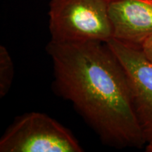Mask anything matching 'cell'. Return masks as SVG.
<instances>
[{
	"instance_id": "8992f818",
	"label": "cell",
	"mask_w": 152,
	"mask_h": 152,
	"mask_svg": "<svg viewBox=\"0 0 152 152\" xmlns=\"http://www.w3.org/2000/svg\"><path fill=\"white\" fill-rule=\"evenodd\" d=\"M14 77V65L7 48L0 46V96L3 98L10 90Z\"/></svg>"
},
{
	"instance_id": "7a4b0ae2",
	"label": "cell",
	"mask_w": 152,
	"mask_h": 152,
	"mask_svg": "<svg viewBox=\"0 0 152 152\" xmlns=\"http://www.w3.org/2000/svg\"><path fill=\"white\" fill-rule=\"evenodd\" d=\"M109 0H51L49 30L58 42L113 39Z\"/></svg>"
},
{
	"instance_id": "52a82bcc",
	"label": "cell",
	"mask_w": 152,
	"mask_h": 152,
	"mask_svg": "<svg viewBox=\"0 0 152 152\" xmlns=\"http://www.w3.org/2000/svg\"><path fill=\"white\" fill-rule=\"evenodd\" d=\"M141 49L144 56L152 63V35L144 41Z\"/></svg>"
},
{
	"instance_id": "6da1fadb",
	"label": "cell",
	"mask_w": 152,
	"mask_h": 152,
	"mask_svg": "<svg viewBox=\"0 0 152 152\" xmlns=\"http://www.w3.org/2000/svg\"><path fill=\"white\" fill-rule=\"evenodd\" d=\"M53 88L69 101L104 144L142 148L146 142L137 118L125 68L106 42L51 40Z\"/></svg>"
},
{
	"instance_id": "277c9868",
	"label": "cell",
	"mask_w": 152,
	"mask_h": 152,
	"mask_svg": "<svg viewBox=\"0 0 152 152\" xmlns=\"http://www.w3.org/2000/svg\"><path fill=\"white\" fill-rule=\"evenodd\" d=\"M106 43L116 55L128 75L134 111L147 143L152 140V63L140 47L115 39Z\"/></svg>"
},
{
	"instance_id": "5b68a950",
	"label": "cell",
	"mask_w": 152,
	"mask_h": 152,
	"mask_svg": "<svg viewBox=\"0 0 152 152\" xmlns=\"http://www.w3.org/2000/svg\"><path fill=\"white\" fill-rule=\"evenodd\" d=\"M113 39L141 48L152 35V0H109Z\"/></svg>"
},
{
	"instance_id": "ba28073f",
	"label": "cell",
	"mask_w": 152,
	"mask_h": 152,
	"mask_svg": "<svg viewBox=\"0 0 152 152\" xmlns=\"http://www.w3.org/2000/svg\"><path fill=\"white\" fill-rule=\"evenodd\" d=\"M147 146H146V151L147 152H152V140H149L147 143Z\"/></svg>"
},
{
	"instance_id": "3957f363",
	"label": "cell",
	"mask_w": 152,
	"mask_h": 152,
	"mask_svg": "<svg viewBox=\"0 0 152 152\" xmlns=\"http://www.w3.org/2000/svg\"><path fill=\"white\" fill-rule=\"evenodd\" d=\"M1 152H82L71 131L49 115L30 112L17 116L0 139Z\"/></svg>"
}]
</instances>
